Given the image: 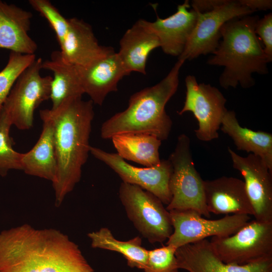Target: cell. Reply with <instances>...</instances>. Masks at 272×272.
Returning a JSON list of instances; mask_svg holds the SVG:
<instances>
[{
    "label": "cell",
    "mask_w": 272,
    "mask_h": 272,
    "mask_svg": "<svg viewBox=\"0 0 272 272\" xmlns=\"http://www.w3.org/2000/svg\"><path fill=\"white\" fill-rule=\"evenodd\" d=\"M0 272L94 271L66 235L25 224L0 233Z\"/></svg>",
    "instance_id": "obj_1"
},
{
    "label": "cell",
    "mask_w": 272,
    "mask_h": 272,
    "mask_svg": "<svg viewBox=\"0 0 272 272\" xmlns=\"http://www.w3.org/2000/svg\"><path fill=\"white\" fill-rule=\"evenodd\" d=\"M51 119L57 161L52 182L55 205L59 206L81 179L82 169L87 161L94 117L93 103L82 97L70 98L55 109H45Z\"/></svg>",
    "instance_id": "obj_2"
},
{
    "label": "cell",
    "mask_w": 272,
    "mask_h": 272,
    "mask_svg": "<svg viewBox=\"0 0 272 272\" xmlns=\"http://www.w3.org/2000/svg\"><path fill=\"white\" fill-rule=\"evenodd\" d=\"M184 62L178 59L160 82L131 95L125 110L102 123L101 137L107 140L116 134L131 133L152 135L161 141L167 140L173 123L165 106L177 91L180 69Z\"/></svg>",
    "instance_id": "obj_3"
},
{
    "label": "cell",
    "mask_w": 272,
    "mask_h": 272,
    "mask_svg": "<svg viewBox=\"0 0 272 272\" xmlns=\"http://www.w3.org/2000/svg\"><path fill=\"white\" fill-rule=\"evenodd\" d=\"M259 19L258 16L250 15L235 18L221 28L222 40L207 63L224 67L219 84L225 89L238 85L250 88L255 84L252 74L268 73L269 62L254 31Z\"/></svg>",
    "instance_id": "obj_4"
},
{
    "label": "cell",
    "mask_w": 272,
    "mask_h": 272,
    "mask_svg": "<svg viewBox=\"0 0 272 272\" xmlns=\"http://www.w3.org/2000/svg\"><path fill=\"white\" fill-rule=\"evenodd\" d=\"M168 159L172 172L169 182L171 199L167 205V210H191L205 217H210L205 200L204 180L195 169L190 140L186 134L178 137L175 148Z\"/></svg>",
    "instance_id": "obj_5"
},
{
    "label": "cell",
    "mask_w": 272,
    "mask_h": 272,
    "mask_svg": "<svg viewBox=\"0 0 272 272\" xmlns=\"http://www.w3.org/2000/svg\"><path fill=\"white\" fill-rule=\"evenodd\" d=\"M120 200L128 219L151 243L167 240L173 232L169 212L155 195L140 187L122 182Z\"/></svg>",
    "instance_id": "obj_6"
},
{
    "label": "cell",
    "mask_w": 272,
    "mask_h": 272,
    "mask_svg": "<svg viewBox=\"0 0 272 272\" xmlns=\"http://www.w3.org/2000/svg\"><path fill=\"white\" fill-rule=\"evenodd\" d=\"M42 58L36 59L19 77L3 105L2 112L20 130L31 128L35 110L50 99L52 77L41 76Z\"/></svg>",
    "instance_id": "obj_7"
},
{
    "label": "cell",
    "mask_w": 272,
    "mask_h": 272,
    "mask_svg": "<svg viewBox=\"0 0 272 272\" xmlns=\"http://www.w3.org/2000/svg\"><path fill=\"white\" fill-rule=\"evenodd\" d=\"M213 250L224 262L246 264L272 257V222L249 221L234 234L213 237Z\"/></svg>",
    "instance_id": "obj_8"
},
{
    "label": "cell",
    "mask_w": 272,
    "mask_h": 272,
    "mask_svg": "<svg viewBox=\"0 0 272 272\" xmlns=\"http://www.w3.org/2000/svg\"><path fill=\"white\" fill-rule=\"evenodd\" d=\"M185 83V100L178 114L186 112L193 113L198 122V128L194 131L199 140L209 142L218 138V130L228 111L225 106L226 99L216 87L198 83L194 76L188 75Z\"/></svg>",
    "instance_id": "obj_9"
},
{
    "label": "cell",
    "mask_w": 272,
    "mask_h": 272,
    "mask_svg": "<svg viewBox=\"0 0 272 272\" xmlns=\"http://www.w3.org/2000/svg\"><path fill=\"white\" fill-rule=\"evenodd\" d=\"M173 232L166 245L177 249L185 245L206 239L209 237L230 236L250 220L246 215H227L217 220L205 219L191 211H170Z\"/></svg>",
    "instance_id": "obj_10"
},
{
    "label": "cell",
    "mask_w": 272,
    "mask_h": 272,
    "mask_svg": "<svg viewBox=\"0 0 272 272\" xmlns=\"http://www.w3.org/2000/svg\"><path fill=\"white\" fill-rule=\"evenodd\" d=\"M90 153L116 173L122 182L137 185L152 193L163 204L167 205L170 202L169 182L172 166L168 159L161 160L152 167H138L128 163L117 153L97 147L91 146Z\"/></svg>",
    "instance_id": "obj_11"
},
{
    "label": "cell",
    "mask_w": 272,
    "mask_h": 272,
    "mask_svg": "<svg viewBox=\"0 0 272 272\" xmlns=\"http://www.w3.org/2000/svg\"><path fill=\"white\" fill-rule=\"evenodd\" d=\"M253 13L239 1L229 0L210 12H197L195 26L178 59L185 61L213 53L219 46L223 25L230 20Z\"/></svg>",
    "instance_id": "obj_12"
},
{
    "label": "cell",
    "mask_w": 272,
    "mask_h": 272,
    "mask_svg": "<svg viewBox=\"0 0 272 272\" xmlns=\"http://www.w3.org/2000/svg\"><path fill=\"white\" fill-rule=\"evenodd\" d=\"M233 167L244 178L255 219L272 222V173L261 158L252 154L242 157L228 147Z\"/></svg>",
    "instance_id": "obj_13"
},
{
    "label": "cell",
    "mask_w": 272,
    "mask_h": 272,
    "mask_svg": "<svg viewBox=\"0 0 272 272\" xmlns=\"http://www.w3.org/2000/svg\"><path fill=\"white\" fill-rule=\"evenodd\" d=\"M175 256L179 269L188 272H272V257L243 265L225 263L206 239L178 248Z\"/></svg>",
    "instance_id": "obj_14"
},
{
    "label": "cell",
    "mask_w": 272,
    "mask_h": 272,
    "mask_svg": "<svg viewBox=\"0 0 272 272\" xmlns=\"http://www.w3.org/2000/svg\"><path fill=\"white\" fill-rule=\"evenodd\" d=\"M62 60L73 66L84 67L115 52L99 44L91 25L77 18L69 19V28L59 45Z\"/></svg>",
    "instance_id": "obj_15"
},
{
    "label": "cell",
    "mask_w": 272,
    "mask_h": 272,
    "mask_svg": "<svg viewBox=\"0 0 272 272\" xmlns=\"http://www.w3.org/2000/svg\"><path fill=\"white\" fill-rule=\"evenodd\" d=\"M75 67L84 93L98 105L103 104L108 94L117 91L119 82L127 76L115 52L87 66Z\"/></svg>",
    "instance_id": "obj_16"
},
{
    "label": "cell",
    "mask_w": 272,
    "mask_h": 272,
    "mask_svg": "<svg viewBox=\"0 0 272 272\" xmlns=\"http://www.w3.org/2000/svg\"><path fill=\"white\" fill-rule=\"evenodd\" d=\"M206 203L209 212L253 216V210L242 180L222 176L204 180Z\"/></svg>",
    "instance_id": "obj_17"
},
{
    "label": "cell",
    "mask_w": 272,
    "mask_h": 272,
    "mask_svg": "<svg viewBox=\"0 0 272 272\" xmlns=\"http://www.w3.org/2000/svg\"><path fill=\"white\" fill-rule=\"evenodd\" d=\"M186 0L178 6L176 12L169 17L162 19L157 16L150 26L158 37L163 51L178 57L183 52L188 39L195 26L197 12L191 9Z\"/></svg>",
    "instance_id": "obj_18"
},
{
    "label": "cell",
    "mask_w": 272,
    "mask_h": 272,
    "mask_svg": "<svg viewBox=\"0 0 272 272\" xmlns=\"http://www.w3.org/2000/svg\"><path fill=\"white\" fill-rule=\"evenodd\" d=\"M32 13L0 1V48L35 54L37 44L29 35Z\"/></svg>",
    "instance_id": "obj_19"
},
{
    "label": "cell",
    "mask_w": 272,
    "mask_h": 272,
    "mask_svg": "<svg viewBox=\"0 0 272 272\" xmlns=\"http://www.w3.org/2000/svg\"><path fill=\"white\" fill-rule=\"evenodd\" d=\"M160 46L159 40L149 21L140 19L121 37L117 53L127 75L133 72L145 75L150 53Z\"/></svg>",
    "instance_id": "obj_20"
},
{
    "label": "cell",
    "mask_w": 272,
    "mask_h": 272,
    "mask_svg": "<svg viewBox=\"0 0 272 272\" xmlns=\"http://www.w3.org/2000/svg\"><path fill=\"white\" fill-rule=\"evenodd\" d=\"M40 116L43 122L41 133L34 147L23 153L22 170L52 182L57 170L53 126L45 109L40 110Z\"/></svg>",
    "instance_id": "obj_21"
},
{
    "label": "cell",
    "mask_w": 272,
    "mask_h": 272,
    "mask_svg": "<svg viewBox=\"0 0 272 272\" xmlns=\"http://www.w3.org/2000/svg\"><path fill=\"white\" fill-rule=\"evenodd\" d=\"M220 128L233 140L238 150L259 157L272 173V134L264 131H254L240 125L235 112L228 110Z\"/></svg>",
    "instance_id": "obj_22"
},
{
    "label": "cell",
    "mask_w": 272,
    "mask_h": 272,
    "mask_svg": "<svg viewBox=\"0 0 272 272\" xmlns=\"http://www.w3.org/2000/svg\"><path fill=\"white\" fill-rule=\"evenodd\" d=\"M42 67L53 73L50 86L51 109H56L70 98L82 97L84 93L76 69L62 60L59 51H53L50 59L43 61Z\"/></svg>",
    "instance_id": "obj_23"
},
{
    "label": "cell",
    "mask_w": 272,
    "mask_h": 272,
    "mask_svg": "<svg viewBox=\"0 0 272 272\" xmlns=\"http://www.w3.org/2000/svg\"><path fill=\"white\" fill-rule=\"evenodd\" d=\"M111 140L117 154L124 160L149 167L158 164L162 141L157 137L144 133L116 134Z\"/></svg>",
    "instance_id": "obj_24"
},
{
    "label": "cell",
    "mask_w": 272,
    "mask_h": 272,
    "mask_svg": "<svg viewBox=\"0 0 272 272\" xmlns=\"http://www.w3.org/2000/svg\"><path fill=\"white\" fill-rule=\"evenodd\" d=\"M88 237L93 248L117 252L126 259L130 267L143 269L146 264L148 250L142 246V239L135 237L128 241L117 240L107 228L89 233Z\"/></svg>",
    "instance_id": "obj_25"
},
{
    "label": "cell",
    "mask_w": 272,
    "mask_h": 272,
    "mask_svg": "<svg viewBox=\"0 0 272 272\" xmlns=\"http://www.w3.org/2000/svg\"><path fill=\"white\" fill-rule=\"evenodd\" d=\"M36 59L35 54H23L11 51L7 64L0 71V115L4 104L16 82Z\"/></svg>",
    "instance_id": "obj_26"
},
{
    "label": "cell",
    "mask_w": 272,
    "mask_h": 272,
    "mask_svg": "<svg viewBox=\"0 0 272 272\" xmlns=\"http://www.w3.org/2000/svg\"><path fill=\"white\" fill-rule=\"evenodd\" d=\"M12 122L8 117L2 112L0 115V175L6 176L11 170H22L23 153L13 148V141L10 132Z\"/></svg>",
    "instance_id": "obj_27"
},
{
    "label": "cell",
    "mask_w": 272,
    "mask_h": 272,
    "mask_svg": "<svg viewBox=\"0 0 272 272\" xmlns=\"http://www.w3.org/2000/svg\"><path fill=\"white\" fill-rule=\"evenodd\" d=\"M31 6L48 22L54 31L59 45L62 43L69 28V19L48 0H29Z\"/></svg>",
    "instance_id": "obj_28"
},
{
    "label": "cell",
    "mask_w": 272,
    "mask_h": 272,
    "mask_svg": "<svg viewBox=\"0 0 272 272\" xmlns=\"http://www.w3.org/2000/svg\"><path fill=\"white\" fill-rule=\"evenodd\" d=\"M176 248L166 245L148 250V259L143 269L144 272H178Z\"/></svg>",
    "instance_id": "obj_29"
},
{
    "label": "cell",
    "mask_w": 272,
    "mask_h": 272,
    "mask_svg": "<svg viewBox=\"0 0 272 272\" xmlns=\"http://www.w3.org/2000/svg\"><path fill=\"white\" fill-rule=\"evenodd\" d=\"M255 33L263 43L264 52L269 62L272 61V14L259 19L255 24Z\"/></svg>",
    "instance_id": "obj_30"
},
{
    "label": "cell",
    "mask_w": 272,
    "mask_h": 272,
    "mask_svg": "<svg viewBox=\"0 0 272 272\" xmlns=\"http://www.w3.org/2000/svg\"><path fill=\"white\" fill-rule=\"evenodd\" d=\"M226 1L227 0H195L192 1L191 5L192 9L198 13H203L215 9Z\"/></svg>",
    "instance_id": "obj_31"
},
{
    "label": "cell",
    "mask_w": 272,
    "mask_h": 272,
    "mask_svg": "<svg viewBox=\"0 0 272 272\" xmlns=\"http://www.w3.org/2000/svg\"><path fill=\"white\" fill-rule=\"evenodd\" d=\"M240 4L247 7L254 12L258 10L266 11L271 9V0H240Z\"/></svg>",
    "instance_id": "obj_32"
}]
</instances>
